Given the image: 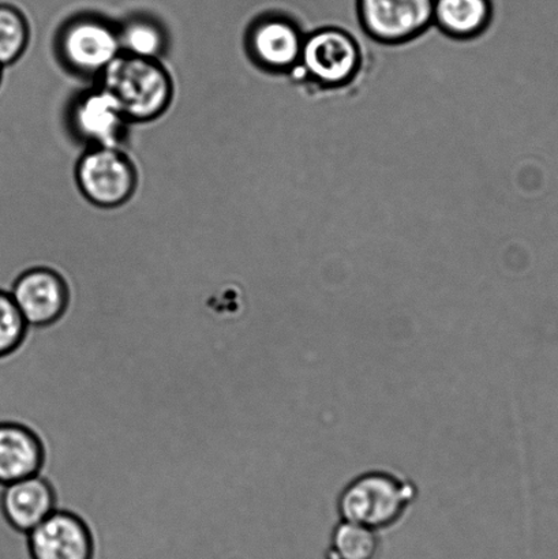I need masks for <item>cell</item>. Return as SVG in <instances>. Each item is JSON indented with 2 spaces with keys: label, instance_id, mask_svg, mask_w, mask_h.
Returning <instances> with one entry per match:
<instances>
[{
  "label": "cell",
  "instance_id": "obj_6",
  "mask_svg": "<svg viewBox=\"0 0 558 559\" xmlns=\"http://www.w3.org/2000/svg\"><path fill=\"white\" fill-rule=\"evenodd\" d=\"M27 326H47L62 317L69 305V288L59 272L35 266L21 273L10 293Z\"/></svg>",
  "mask_w": 558,
  "mask_h": 559
},
{
  "label": "cell",
  "instance_id": "obj_5",
  "mask_svg": "<svg viewBox=\"0 0 558 559\" xmlns=\"http://www.w3.org/2000/svg\"><path fill=\"white\" fill-rule=\"evenodd\" d=\"M435 0H357L366 36L385 46H402L434 25Z\"/></svg>",
  "mask_w": 558,
  "mask_h": 559
},
{
  "label": "cell",
  "instance_id": "obj_1",
  "mask_svg": "<svg viewBox=\"0 0 558 559\" xmlns=\"http://www.w3.org/2000/svg\"><path fill=\"white\" fill-rule=\"evenodd\" d=\"M98 86L118 103L129 122H151L173 102L171 75L158 59L120 53L98 75Z\"/></svg>",
  "mask_w": 558,
  "mask_h": 559
},
{
  "label": "cell",
  "instance_id": "obj_10",
  "mask_svg": "<svg viewBox=\"0 0 558 559\" xmlns=\"http://www.w3.org/2000/svg\"><path fill=\"white\" fill-rule=\"evenodd\" d=\"M76 134L91 147H120L129 119L112 96L97 86L79 97L71 112Z\"/></svg>",
  "mask_w": 558,
  "mask_h": 559
},
{
  "label": "cell",
  "instance_id": "obj_2",
  "mask_svg": "<svg viewBox=\"0 0 558 559\" xmlns=\"http://www.w3.org/2000/svg\"><path fill=\"white\" fill-rule=\"evenodd\" d=\"M417 496L413 480L390 471H368L344 487L337 511L343 522L380 533L401 522Z\"/></svg>",
  "mask_w": 558,
  "mask_h": 559
},
{
  "label": "cell",
  "instance_id": "obj_9",
  "mask_svg": "<svg viewBox=\"0 0 558 559\" xmlns=\"http://www.w3.org/2000/svg\"><path fill=\"white\" fill-rule=\"evenodd\" d=\"M31 559H95L87 525L75 514L55 511L27 534Z\"/></svg>",
  "mask_w": 558,
  "mask_h": 559
},
{
  "label": "cell",
  "instance_id": "obj_11",
  "mask_svg": "<svg viewBox=\"0 0 558 559\" xmlns=\"http://www.w3.org/2000/svg\"><path fill=\"white\" fill-rule=\"evenodd\" d=\"M0 509L5 522L22 534H29L57 511V497L41 475L3 486Z\"/></svg>",
  "mask_w": 558,
  "mask_h": 559
},
{
  "label": "cell",
  "instance_id": "obj_14",
  "mask_svg": "<svg viewBox=\"0 0 558 559\" xmlns=\"http://www.w3.org/2000/svg\"><path fill=\"white\" fill-rule=\"evenodd\" d=\"M379 550V533L341 520L332 531L327 559H376Z\"/></svg>",
  "mask_w": 558,
  "mask_h": 559
},
{
  "label": "cell",
  "instance_id": "obj_13",
  "mask_svg": "<svg viewBox=\"0 0 558 559\" xmlns=\"http://www.w3.org/2000/svg\"><path fill=\"white\" fill-rule=\"evenodd\" d=\"M494 15V0H435L434 25L452 40L483 36Z\"/></svg>",
  "mask_w": 558,
  "mask_h": 559
},
{
  "label": "cell",
  "instance_id": "obj_7",
  "mask_svg": "<svg viewBox=\"0 0 558 559\" xmlns=\"http://www.w3.org/2000/svg\"><path fill=\"white\" fill-rule=\"evenodd\" d=\"M305 37L298 22L289 16H265L249 33L250 57L270 73H293L302 53Z\"/></svg>",
  "mask_w": 558,
  "mask_h": 559
},
{
  "label": "cell",
  "instance_id": "obj_18",
  "mask_svg": "<svg viewBox=\"0 0 558 559\" xmlns=\"http://www.w3.org/2000/svg\"><path fill=\"white\" fill-rule=\"evenodd\" d=\"M0 80H2V68H0Z\"/></svg>",
  "mask_w": 558,
  "mask_h": 559
},
{
  "label": "cell",
  "instance_id": "obj_15",
  "mask_svg": "<svg viewBox=\"0 0 558 559\" xmlns=\"http://www.w3.org/2000/svg\"><path fill=\"white\" fill-rule=\"evenodd\" d=\"M29 25L19 10L0 4V68L20 62L29 46Z\"/></svg>",
  "mask_w": 558,
  "mask_h": 559
},
{
  "label": "cell",
  "instance_id": "obj_3",
  "mask_svg": "<svg viewBox=\"0 0 558 559\" xmlns=\"http://www.w3.org/2000/svg\"><path fill=\"white\" fill-rule=\"evenodd\" d=\"M357 38L337 26L320 27L306 35L297 73L306 84L337 91L353 84L363 71L364 57Z\"/></svg>",
  "mask_w": 558,
  "mask_h": 559
},
{
  "label": "cell",
  "instance_id": "obj_16",
  "mask_svg": "<svg viewBox=\"0 0 558 559\" xmlns=\"http://www.w3.org/2000/svg\"><path fill=\"white\" fill-rule=\"evenodd\" d=\"M122 53L158 59L166 48V38L157 25L150 21H131L118 32Z\"/></svg>",
  "mask_w": 558,
  "mask_h": 559
},
{
  "label": "cell",
  "instance_id": "obj_4",
  "mask_svg": "<svg viewBox=\"0 0 558 559\" xmlns=\"http://www.w3.org/2000/svg\"><path fill=\"white\" fill-rule=\"evenodd\" d=\"M75 179L85 199L98 207H118L133 197L136 169L120 147H91L80 158Z\"/></svg>",
  "mask_w": 558,
  "mask_h": 559
},
{
  "label": "cell",
  "instance_id": "obj_17",
  "mask_svg": "<svg viewBox=\"0 0 558 559\" xmlns=\"http://www.w3.org/2000/svg\"><path fill=\"white\" fill-rule=\"evenodd\" d=\"M26 331V322L16 309L13 298L0 289V359L20 347Z\"/></svg>",
  "mask_w": 558,
  "mask_h": 559
},
{
  "label": "cell",
  "instance_id": "obj_8",
  "mask_svg": "<svg viewBox=\"0 0 558 559\" xmlns=\"http://www.w3.org/2000/svg\"><path fill=\"white\" fill-rule=\"evenodd\" d=\"M59 48L69 68L97 76L122 53L118 32L96 20H81L66 27Z\"/></svg>",
  "mask_w": 558,
  "mask_h": 559
},
{
  "label": "cell",
  "instance_id": "obj_12",
  "mask_svg": "<svg viewBox=\"0 0 558 559\" xmlns=\"http://www.w3.org/2000/svg\"><path fill=\"white\" fill-rule=\"evenodd\" d=\"M44 452L35 432L20 424L0 421V486L40 474Z\"/></svg>",
  "mask_w": 558,
  "mask_h": 559
}]
</instances>
